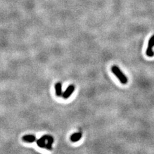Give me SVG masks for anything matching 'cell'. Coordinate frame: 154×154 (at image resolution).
<instances>
[{
  "mask_svg": "<svg viewBox=\"0 0 154 154\" xmlns=\"http://www.w3.org/2000/svg\"><path fill=\"white\" fill-rule=\"evenodd\" d=\"M74 91H75V86L73 85H70V86H69L64 92L62 93V98L65 100L68 99L70 98V96L73 94Z\"/></svg>",
  "mask_w": 154,
  "mask_h": 154,
  "instance_id": "obj_3",
  "label": "cell"
},
{
  "mask_svg": "<svg viewBox=\"0 0 154 154\" xmlns=\"http://www.w3.org/2000/svg\"><path fill=\"white\" fill-rule=\"evenodd\" d=\"M53 141H54L53 137L51 136H48V139H47V142H46V145L45 146V148L46 150H52V144L53 143Z\"/></svg>",
  "mask_w": 154,
  "mask_h": 154,
  "instance_id": "obj_8",
  "label": "cell"
},
{
  "mask_svg": "<svg viewBox=\"0 0 154 154\" xmlns=\"http://www.w3.org/2000/svg\"><path fill=\"white\" fill-rule=\"evenodd\" d=\"M49 135H45V136H42L40 138H39V139H37L36 141V143L37 144V146L40 148H45L46 145V142L47 139L48 138Z\"/></svg>",
  "mask_w": 154,
  "mask_h": 154,
  "instance_id": "obj_4",
  "label": "cell"
},
{
  "mask_svg": "<svg viewBox=\"0 0 154 154\" xmlns=\"http://www.w3.org/2000/svg\"><path fill=\"white\" fill-rule=\"evenodd\" d=\"M111 71L113 74L115 75V76L117 77L120 82L123 84H127L128 82V79L125 75L123 73L120 69L117 66H112L111 67Z\"/></svg>",
  "mask_w": 154,
  "mask_h": 154,
  "instance_id": "obj_1",
  "label": "cell"
},
{
  "mask_svg": "<svg viewBox=\"0 0 154 154\" xmlns=\"http://www.w3.org/2000/svg\"><path fill=\"white\" fill-rule=\"evenodd\" d=\"M82 137V134L81 132H75L73 134L70 136V140L72 142H77V141H80V139Z\"/></svg>",
  "mask_w": 154,
  "mask_h": 154,
  "instance_id": "obj_7",
  "label": "cell"
},
{
  "mask_svg": "<svg viewBox=\"0 0 154 154\" xmlns=\"http://www.w3.org/2000/svg\"><path fill=\"white\" fill-rule=\"evenodd\" d=\"M55 90L56 96L59 97L62 96V93H62V86L61 82H58L55 85Z\"/></svg>",
  "mask_w": 154,
  "mask_h": 154,
  "instance_id": "obj_6",
  "label": "cell"
},
{
  "mask_svg": "<svg viewBox=\"0 0 154 154\" xmlns=\"http://www.w3.org/2000/svg\"><path fill=\"white\" fill-rule=\"evenodd\" d=\"M22 140H23L24 142L26 143H33L36 141V137L34 135H25L23 137H22Z\"/></svg>",
  "mask_w": 154,
  "mask_h": 154,
  "instance_id": "obj_5",
  "label": "cell"
},
{
  "mask_svg": "<svg viewBox=\"0 0 154 154\" xmlns=\"http://www.w3.org/2000/svg\"><path fill=\"white\" fill-rule=\"evenodd\" d=\"M154 46V35H153L150 39L148 44V47L146 51V54L149 57H152L154 56V52H153V47Z\"/></svg>",
  "mask_w": 154,
  "mask_h": 154,
  "instance_id": "obj_2",
  "label": "cell"
}]
</instances>
